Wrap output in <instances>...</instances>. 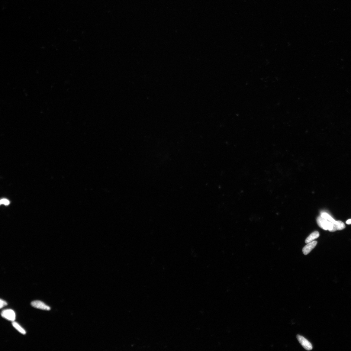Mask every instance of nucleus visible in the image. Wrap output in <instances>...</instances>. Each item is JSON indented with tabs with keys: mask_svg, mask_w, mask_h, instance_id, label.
<instances>
[{
	"mask_svg": "<svg viewBox=\"0 0 351 351\" xmlns=\"http://www.w3.org/2000/svg\"><path fill=\"white\" fill-rule=\"evenodd\" d=\"M317 221L320 227L324 230H328L330 232L333 228V224L324 219L320 215L317 217Z\"/></svg>",
	"mask_w": 351,
	"mask_h": 351,
	"instance_id": "1",
	"label": "nucleus"
},
{
	"mask_svg": "<svg viewBox=\"0 0 351 351\" xmlns=\"http://www.w3.org/2000/svg\"><path fill=\"white\" fill-rule=\"evenodd\" d=\"M2 317L6 319L14 322L16 319V314L15 312L11 309H7L1 312Z\"/></svg>",
	"mask_w": 351,
	"mask_h": 351,
	"instance_id": "2",
	"label": "nucleus"
},
{
	"mask_svg": "<svg viewBox=\"0 0 351 351\" xmlns=\"http://www.w3.org/2000/svg\"><path fill=\"white\" fill-rule=\"evenodd\" d=\"M297 339L303 347L307 350H310L312 349V346L310 342L303 337L297 335Z\"/></svg>",
	"mask_w": 351,
	"mask_h": 351,
	"instance_id": "3",
	"label": "nucleus"
},
{
	"mask_svg": "<svg viewBox=\"0 0 351 351\" xmlns=\"http://www.w3.org/2000/svg\"><path fill=\"white\" fill-rule=\"evenodd\" d=\"M31 305L34 308L43 310L50 311V307L46 305L43 302L39 301H34L31 303Z\"/></svg>",
	"mask_w": 351,
	"mask_h": 351,
	"instance_id": "4",
	"label": "nucleus"
},
{
	"mask_svg": "<svg viewBox=\"0 0 351 351\" xmlns=\"http://www.w3.org/2000/svg\"><path fill=\"white\" fill-rule=\"evenodd\" d=\"M317 242L316 241H313L308 243L304 247L302 250V252L304 255H307L313 250L315 247Z\"/></svg>",
	"mask_w": 351,
	"mask_h": 351,
	"instance_id": "5",
	"label": "nucleus"
},
{
	"mask_svg": "<svg viewBox=\"0 0 351 351\" xmlns=\"http://www.w3.org/2000/svg\"><path fill=\"white\" fill-rule=\"evenodd\" d=\"M345 225L343 222L340 221H336L335 223H333V228L330 232H334L337 230H343L345 228Z\"/></svg>",
	"mask_w": 351,
	"mask_h": 351,
	"instance_id": "6",
	"label": "nucleus"
},
{
	"mask_svg": "<svg viewBox=\"0 0 351 351\" xmlns=\"http://www.w3.org/2000/svg\"><path fill=\"white\" fill-rule=\"evenodd\" d=\"M320 236V234L318 231H315L311 233L309 237H308L306 239L305 242L306 243H308L312 241H313L314 240Z\"/></svg>",
	"mask_w": 351,
	"mask_h": 351,
	"instance_id": "7",
	"label": "nucleus"
},
{
	"mask_svg": "<svg viewBox=\"0 0 351 351\" xmlns=\"http://www.w3.org/2000/svg\"><path fill=\"white\" fill-rule=\"evenodd\" d=\"M12 325L13 326L19 331L23 335H25L26 332L25 330L21 327L20 325L18 323L16 322H13L12 323Z\"/></svg>",
	"mask_w": 351,
	"mask_h": 351,
	"instance_id": "8",
	"label": "nucleus"
},
{
	"mask_svg": "<svg viewBox=\"0 0 351 351\" xmlns=\"http://www.w3.org/2000/svg\"><path fill=\"white\" fill-rule=\"evenodd\" d=\"M320 216L324 218V219L332 222L333 224L336 221L329 214L326 212H322L321 213Z\"/></svg>",
	"mask_w": 351,
	"mask_h": 351,
	"instance_id": "9",
	"label": "nucleus"
},
{
	"mask_svg": "<svg viewBox=\"0 0 351 351\" xmlns=\"http://www.w3.org/2000/svg\"><path fill=\"white\" fill-rule=\"evenodd\" d=\"M10 203V201L6 199H2L1 200V204L8 205Z\"/></svg>",
	"mask_w": 351,
	"mask_h": 351,
	"instance_id": "10",
	"label": "nucleus"
},
{
	"mask_svg": "<svg viewBox=\"0 0 351 351\" xmlns=\"http://www.w3.org/2000/svg\"><path fill=\"white\" fill-rule=\"evenodd\" d=\"M7 305V303L5 301L1 299V306H0L1 309Z\"/></svg>",
	"mask_w": 351,
	"mask_h": 351,
	"instance_id": "11",
	"label": "nucleus"
},
{
	"mask_svg": "<svg viewBox=\"0 0 351 351\" xmlns=\"http://www.w3.org/2000/svg\"><path fill=\"white\" fill-rule=\"evenodd\" d=\"M346 223L348 224H351V219H349L346 221Z\"/></svg>",
	"mask_w": 351,
	"mask_h": 351,
	"instance_id": "12",
	"label": "nucleus"
}]
</instances>
